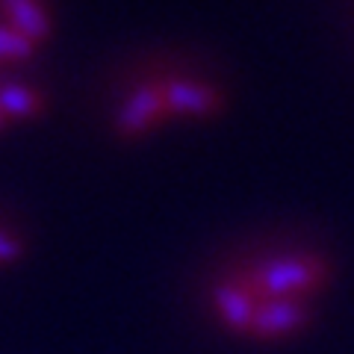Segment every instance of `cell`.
Returning <instances> with one entry per match:
<instances>
[{"mask_svg":"<svg viewBox=\"0 0 354 354\" xmlns=\"http://www.w3.org/2000/svg\"><path fill=\"white\" fill-rule=\"evenodd\" d=\"M6 124V113H3V109H0V127H3Z\"/></svg>","mask_w":354,"mask_h":354,"instance_id":"cell-10","label":"cell"},{"mask_svg":"<svg viewBox=\"0 0 354 354\" xmlns=\"http://www.w3.org/2000/svg\"><path fill=\"white\" fill-rule=\"evenodd\" d=\"M36 53V44H32L27 36H21L18 30H12L9 24H0V59L3 62H18L27 59Z\"/></svg>","mask_w":354,"mask_h":354,"instance_id":"cell-8","label":"cell"},{"mask_svg":"<svg viewBox=\"0 0 354 354\" xmlns=\"http://www.w3.org/2000/svg\"><path fill=\"white\" fill-rule=\"evenodd\" d=\"M307 319L304 307L295 301H272L257 307V316H254V330L257 334H286V330H295Z\"/></svg>","mask_w":354,"mask_h":354,"instance_id":"cell-6","label":"cell"},{"mask_svg":"<svg viewBox=\"0 0 354 354\" xmlns=\"http://www.w3.org/2000/svg\"><path fill=\"white\" fill-rule=\"evenodd\" d=\"M169 115L165 106V95H162V83H148L136 88L130 97H124V104L115 113V130L121 136H139V133L151 130L157 121Z\"/></svg>","mask_w":354,"mask_h":354,"instance_id":"cell-1","label":"cell"},{"mask_svg":"<svg viewBox=\"0 0 354 354\" xmlns=\"http://www.w3.org/2000/svg\"><path fill=\"white\" fill-rule=\"evenodd\" d=\"M21 254H24V245H21V239L0 230V263H15Z\"/></svg>","mask_w":354,"mask_h":354,"instance_id":"cell-9","label":"cell"},{"mask_svg":"<svg viewBox=\"0 0 354 354\" xmlns=\"http://www.w3.org/2000/svg\"><path fill=\"white\" fill-rule=\"evenodd\" d=\"M213 298H216L218 316L225 319L230 328H251L254 325L257 307H254L251 295L245 290H239V286H234V283H218Z\"/></svg>","mask_w":354,"mask_h":354,"instance_id":"cell-5","label":"cell"},{"mask_svg":"<svg viewBox=\"0 0 354 354\" xmlns=\"http://www.w3.org/2000/svg\"><path fill=\"white\" fill-rule=\"evenodd\" d=\"M0 9L6 15V24L27 36L32 44L50 39V15L41 6V0H0Z\"/></svg>","mask_w":354,"mask_h":354,"instance_id":"cell-4","label":"cell"},{"mask_svg":"<svg viewBox=\"0 0 354 354\" xmlns=\"http://www.w3.org/2000/svg\"><path fill=\"white\" fill-rule=\"evenodd\" d=\"M316 274L319 272H316L313 263L286 257V260L266 263L257 272V283L272 295H286V292H295V290H307V286L316 281Z\"/></svg>","mask_w":354,"mask_h":354,"instance_id":"cell-3","label":"cell"},{"mask_svg":"<svg viewBox=\"0 0 354 354\" xmlns=\"http://www.w3.org/2000/svg\"><path fill=\"white\" fill-rule=\"evenodd\" d=\"M0 109L6 113V118H30L41 109V97L36 88L21 86V83H9L0 88Z\"/></svg>","mask_w":354,"mask_h":354,"instance_id":"cell-7","label":"cell"},{"mask_svg":"<svg viewBox=\"0 0 354 354\" xmlns=\"http://www.w3.org/2000/svg\"><path fill=\"white\" fill-rule=\"evenodd\" d=\"M162 95H165L169 115L207 118V115H213L221 104L216 88H209L198 80H169V83H162Z\"/></svg>","mask_w":354,"mask_h":354,"instance_id":"cell-2","label":"cell"}]
</instances>
